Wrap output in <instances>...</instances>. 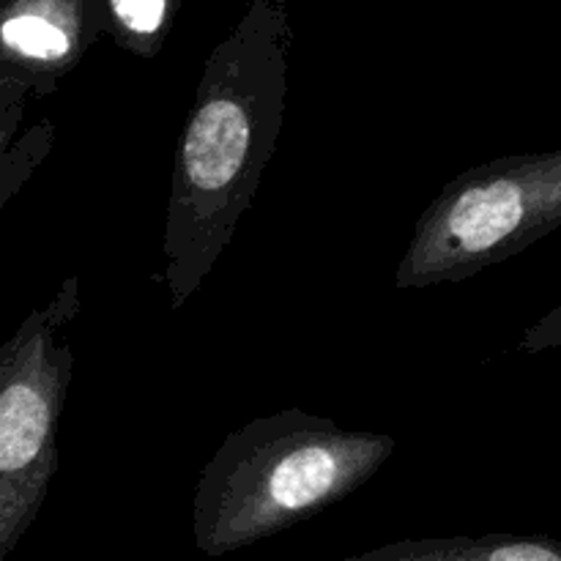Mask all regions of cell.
Listing matches in <instances>:
<instances>
[{
	"label": "cell",
	"instance_id": "obj_8",
	"mask_svg": "<svg viewBox=\"0 0 561 561\" xmlns=\"http://www.w3.org/2000/svg\"><path fill=\"white\" fill-rule=\"evenodd\" d=\"M55 146L53 121H38L31 129H22L14 146L0 157V208L31 181Z\"/></svg>",
	"mask_w": 561,
	"mask_h": 561
},
{
	"label": "cell",
	"instance_id": "obj_9",
	"mask_svg": "<svg viewBox=\"0 0 561 561\" xmlns=\"http://www.w3.org/2000/svg\"><path fill=\"white\" fill-rule=\"evenodd\" d=\"M31 93L14 82L0 80V157L14 146L16 137L22 135V121H25V107Z\"/></svg>",
	"mask_w": 561,
	"mask_h": 561
},
{
	"label": "cell",
	"instance_id": "obj_1",
	"mask_svg": "<svg viewBox=\"0 0 561 561\" xmlns=\"http://www.w3.org/2000/svg\"><path fill=\"white\" fill-rule=\"evenodd\" d=\"M285 91V20L257 0L208 55L175 146L162 241L170 310L201 290L255 201L283 131Z\"/></svg>",
	"mask_w": 561,
	"mask_h": 561
},
{
	"label": "cell",
	"instance_id": "obj_7",
	"mask_svg": "<svg viewBox=\"0 0 561 561\" xmlns=\"http://www.w3.org/2000/svg\"><path fill=\"white\" fill-rule=\"evenodd\" d=\"M179 0H102L104 31L115 44L140 58L162 49Z\"/></svg>",
	"mask_w": 561,
	"mask_h": 561
},
{
	"label": "cell",
	"instance_id": "obj_6",
	"mask_svg": "<svg viewBox=\"0 0 561 561\" xmlns=\"http://www.w3.org/2000/svg\"><path fill=\"white\" fill-rule=\"evenodd\" d=\"M345 561H561V540L542 535L422 537L389 542Z\"/></svg>",
	"mask_w": 561,
	"mask_h": 561
},
{
	"label": "cell",
	"instance_id": "obj_10",
	"mask_svg": "<svg viewBox=\"0 0 561 561\" xmlns=\"http://www.w3.org/2000/svg\"><path fill=\"white\" fill-rule=\"evenodd\" d=\"M553 348H561V305L531 323L518 343L520 354H542V351Z\"/></svg>",
	"mask_w": 561,
	"mask_h": 561
},
{
	"label": "cell",
	"instance_id": "obj_4",
	"mask_svg": "<svg viewBox=\"0 0 561 561\" xmlns=\"http://www.w3.org/2000/svg\"><path fill=\"white\" fill-rule=\"evenodd\" d=\"M80 312V279L69 277L0 345V559L27 535L58 474L60 416L75 370L69 329Z\"/></svg>",
	"mask_w": 561,
	"mask_h": 561
},
{
	"label": "cell",
	"instance_id": "obj_3",
	"mask_svg": "<svg viewBox=\"0 0 561 561\" xmlns=\"http://www.w3.org/2000/svg\"><path fill=\"white\" fill-rule=\"evenodd\" d=\"M561 228V146L463 170L416 219L400 290L466 283Z\"/></svg>",
	"mask_w": 561,
	"mask_h": 561
},
{
	"label": "cell",
	"instance_id": "obj_5",
	"mask_svg": "<svg viewBox=\"0 0 561 561\" xmlns=\"http://www.w3.org/2000/svg\"><path fill=\"white\" fill-rule=\"evenodd\" d=\"M102 31V0H0V80L49 96Z\"/></svg>",
	"mask_w": 561,
	"mask_h": 561
},
{
	"label": "cell",
	"instance_id": "obj_2",
	"mask_svg": "<svg viewBox=\"0 0 561 561\" xmlns=\"http://www.w3.org/2000/svg\"><path fill=\"white\" fill-rule=\"evenodd\" d=\"M387 433L343 431L301 409L225 436L192 496V542L219 559L288 531L365 488L394 455Z\"/></svg>",
	"mask_w": 561,
	"mask_h": 561
}]
</instances>
